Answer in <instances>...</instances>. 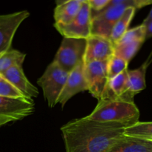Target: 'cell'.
Listing matches in <instances>:
<instances>
[{"instance_id":"1","label":"cell","mask_w":152,"mask_h":152,"mask_svg":"<svg viewBox=\"0 0 152 152\" xmlns=\"http://www.w3.org/2000/svg\"><path fill=\"white\" fill-rule=\"evenodd\" d=\"M132 125L99 122L87 117L72 120L61 128L66 152H107Z\"/></svg>"},{"instance_id":"2","label":"cell","mask_w":152,"mask_h":152,"mask_svg":"<svg viewBox=\"0 0 152 152\" xmlns=\"http://www.w3.org/2000/svg\"><path fill=\"white\" fill-rule=\"evenodd\" d=\"M88 119L99 122H119L134 125L139 122L140 111L134 101L108 97L98 100Z\"/></svg>"},{"instance_id":"3","label":"cell","mask_w":152,"mask_h":152,"mask_svg":"<svg viewBox=\"0 0 152 152\" xmlns=\"http://www.w3.org/2000/svg\"><path fill=\"white\" fill-rule=\"evenodd\" d=\"M68 74L69 73L53 61L37 81L39 86L42 88L45 99L50 108H53L58 103V99L65 86Z\"/></svg>"},{"instance_id":"4","label":"cell","mask_w":152,"mask_h":152,"mask_svg":"<svg viewBox=\"0 0 152 152\" xmlns=\"http://www.w3.org/2000/svg\"><path fill=\"white\" fill-rule=\"evenodd\" d=\"M108 61H94L85 64V77L89 92L99 99L108 97Z\"/></svg>"},{"instance_id":"5","label":"cell","mask_w":152,"mask_h":152,"mask_svg":"<svg viewBox=\"0 0 152 152\" xmlns=\"http://www.w3.org/2000/svg\"><path fill=\"white\" fill-rule=\"evenodd\" d=\"M86 39L64 37L53 62L67 72H71L84 59Z\"/></svg>"},{"instance_id":"6","label":"cell","mask_w":152,"mask_h":152,"mask_svg":"<svg viewBox=\"0 0 152 152\" xmlns=\"http://www.w3.org/2000/svg\"><path fill=\"white\" fill-rule=\"evenodd\" d=\"M35 111L32 99L0 96V127L23 120Z\"/></svg>"},{"instance_id":"7","label":"cell","mask_w":152,"mask_h":152,"mask_svg":"<svg viewBox=\"0 0 152 152\" xmlns=\"http://www.w3.org/2000/svg\"><path fill=\"white\" fill-rule=\"evenodd\" d=\"M92 10L88 2H84L78 14L67 25H54L55 28L64 37L87 39L91 35Z\"/></svg>"},{"instance_id":"8","label":"cell","mask_w":152,"mask_h":152,"mask_svg":"<svg viewBox=\"0 0 152 152\" xmlns=\"http://www.w3.org/2000/svg\"><path fill=\"white\" fill-rule=\"evenodd\" d=\"M130 6L134 7L132 3H126L107 7L101 11L95 13L94 15H92L91 34L102 36L109 39L116 22L125 10Z\"/></svg>"},{"instance_id":"9","label":"cell","mask_w":152,"mask_h":152,"mask_svg":"<svg viewBox=\"0 0 152 152\" xmlns=\"http://www.w3.org/2000/svg\"><path fill=\"white\" fill-rule=\"evenodd\" d=\"M29 16L30 13L28 10L0 15V55L11 48L16 31Z\"/></svg>"},{"instance_id":"10","label":"cell","mask_w":152,"mask_h":152,"mask_svg":"<svg viewBox=\"0 0 152 152\" xmlns=\"http://www.w3.org/2000/svg\"><path fill=\"white\" fill-rule=\"evenodd\" d=\"M114 55V44L108 38L91 34L86 39L83 61L88 63L94 61H108Z\"/></svg>"},{"instance_id":"11","label":"cell","mask_w":152,"mask_h":152,"mask_svg":"<svg viewBox=\"0 0 152 152\" xmlns=\"http://www.w3.org/2000/svg\"><path fill=\"white\" fill-rule=\"evenodd\" d=\"M88 90V87L85 77V63L83 61L68 74L65 86L58 99V103L64 107L73 96Z\"/></svg>"},{"instance_id":"12","label":"cell","mask_w":152,"mask_h":152,"mask_svg":"<svg viewBox=\"0 0 152 152\" xmlns=\"http://www.w3.org/2000/svg\"><path fill=\"white\" fill-rule=\"evenodd\" d=\"M0 75L20 91L28 99H32V98L38 96V89L27 78L22 66H13Z\"/></svg>"},{"instance_id":"13","label":"cell","mask_w":152,"mask_h":152,"mask_svg":"<svg viewBox=\"0 0 152 152\" xmlns=\"http://www.w3.org/2000/svg\"><path fill=\"white\" fill-rule=\"evenodd\" d=\"M107 152H152V142L123 135Z\"/></svg>"},{"instance_id":"14","label":"cell","mask_w":152,"mask_h":152,"mask_svg":"<svg viewBox=\"0 0 152 152\" xmlns=\"http://www.w3.org/2000/svg\"><path fill=\"white\" fill-rule=\"evenodd\" d=\"M83 3L76 0L65 1L56 5L54 9V25H67L76 17Z\"/></svg>"},{"instance_id":"15","label":"cell","mask_w":152,"mask_h":152,"mask_svg":"<svg viewBox=\"0 0 152 152\" xmlns=\"http://www.w3.org/2000/svg\"><path fill=\"white\" fill-rule=\"evenodd\" d=\"M148 65V61H146L140 68L128 71L127 91L132 96H134L137 94L144 90L146 87L145 72Z\"/></svg>"},{"instance_id":"16","label":"cell","mask_w":152,"mask_h":152,"mask_svg":"<svg viewBox=\"0 0 152 152\" xmlns=\"http://www.w3.org/2000/svg\"><path fill=\"white\" fill-rule=\"evenodd\" d=\"M135 11H136V8L134 6L127 7L121 15V16L119 18L117 22H116L109 38V39L114 45L116 44L124 35L125 33L129 30V25L134 16Z\"/></svg>"},{"instance_id":"17","label":"cell","mask_w":152,"mask_h":152,"mask_svg":"<svg viewBox=\"0 0 152 152\" xmlns=\"http://www.w3.org/2000/svg\"><path fill=\"white\" fill-rule=\"evenodd\" d=\"M143 42L134 40H119L114 45V55L129 62L137 53Z\"/></svg>"},{"instance_id":"18","label":"cell","mask_w":152,"mask_h":152,"mask_svg":"<svg viewBox=\"0 0 152 152\" xmlns=\"http://www.w3.org/2000/svg\"><path fill=\"white\" fill-rule=\"evenodd\" d=\"M25 56V53L12 48L0 55V74L13 66H22Z\"/></svg>"},{"instance_id":"19","label":"cell","mask_w":152,"mask_h":152,"mask_svg":"<svg viewBox=\"0 0 152 152\" xmlns=\"http://www.w3.org/2000/svg\"><path fill=\"white\" fill-rule=\"evenodd\" d=\"M124 135L134 137L152 142V122H137L125 129Z\"/></svg>"},{"instance_id":"20","label":"cell","mask_w":152,"mask_h":152,"mask_svg":"<svg viewBox=\"0 0 152 152\" xmlns=\"http://www.w3.org/2000/svg\"><path fill=\"white\" fill-rule=\"evenodd\" d=\"M128 65L129 62L123 58L113 55L108 60V76L109 81L120 73L127 70Z\"/></svg>"},{"instance_id":"21","label":"cell","mask_w":152,"mask_h":152,"mask_svg":"<svg viewBox=\"0 0 152 152\" xmlns=\"http://www.w3.org/2000/svg\"><path fill=\"white\" fill-rule=\"evenodd\" d=\"M0 96L7 98H16V99L26 98L20 91L18 90L15 86L7 81L5 79L3 78L1 75H0Z\"/></svg>"},{"instance_id":"22","label":"cell","mask_w":152,"mask_h":152,"mask_svg":"<svg viewBox=\"0 0 152 152\" xmlns=\"http://www.w3.org/2000/svg\"><path fill=\"white\" fill-rule=\"evenodd\" d=\"M111 1V0H88L87 2L90 5L91 10L97 13L105 9Z\"/></svg>"},{"instance_id":"23","label":"cell","mask_w":152,"mask_h":152,"mask_svg":"<svg viewBox=\"0 0 152 152\" xmlns=\"http://www.w3.org/2000/svg\"><path fill=\"white\" fill-rule=\"evenodd\" d=\"M135 8H142L147 5L152 4V0H133Z\"/></svg>"},{"instance_id":"24","label":"cell","mask_w":152,"mask_h":152,"mask_svg":"<svg viewBox=\"0 0 152 152\" xmlns=\"http://www.w3.org/2000/svg\"><path fill=\"white\" fill-rule=\"evenodd\" d=\"M145 28V40L152 37V20L146 22H142Z\"/></svg>"},{"instance_id":"25","label":"cell","mask_w":152,"mask_h":152,"mask_svg":"<svg viewBox=\"0 0 152 152\" xmlns=\"http://www.w3.org/2000/svg\"><path fill=\"white\" fill-rule=\"evenodd\" d=\"M126 3H132V4H134L133 0H111L107 7H111V6H114V5H119V4H126Z\"/></svg>"},{"instance_id":"26","label":"cell","mask_w":152,"mask_h":152,"mask_svg":"<svg viewBox=\"0 0 152 152\" xmlns=\"http://www.w3.org/2000/svg\"><path fill=\"white\" fill-rule=\"evenodd\" d=\"M54 1H55V2H56V5H58V4H62V3L65 2V1H71V0H54ZM76 1H80V2H82V3H84V2H87L88 0H76Z\"/></svg>"},{"instance_id":"27","label":"cell","mask_w":152,"mask_h":152,"mask_svg":"<svg viewBox=\"0 0 152 152\" xmlns=\"http://www.w3.org/2000/svg\"><path fill=\"white\" fill-rule=\"evenodd\" d=\"M150 20H152V8L151 10V11L149 12V13H148V15L147 16V17L145 18V19H144L143 22H148V21Z\"/></svg>"}]
</instances>
